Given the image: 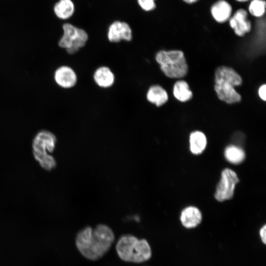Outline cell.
Segmentation results:
<instances>
[{"label": "cell", "mask_w": 266, "mask_h": 266, "mask_svg": "<svg viewBox=\"0 0 266 266\" xmlns=\"http://www.w3.org/2000/svg\"><path fill=\"white\" fill-rule=\"evenodd\" d=\"M114 240L112 229L105 224H100L94 229L87 226L80 230L76 235L75 244L85 258L96 261L109 251Z\"/></svg>", "instance_id": "obj_1"}, {"label": "cell", "mask_w": 266, "mask_h": 266, "mask_svg": "<svg viewBox=\"0 0 266 266\" xmlns=\"http://www.w3.org/2000/svg\"><path fill=\"white\" fill-rule=\"evenodd\" d=\"M214 90L218 98L228 104H233L241 100L240 95L235 87L242 83L240 75L233 68L222 66L215 71Z\"/></svg>", "instance_id": "obj_2"}, {"label": "cell", "mask_w": 266, "mask_h": 266, "mask_svg": "<svg viewBox=\"0 0 266 266\" xmlns=\"http://www.w3.org/2000/svg\"><path fill=\"white\" fill-rule=\"evenodd\" d=\"M116 250L119 258L127 262L141 263L147 261L152 256L148 242L130 234H124L119 238Z\"/></svg>", "instance_id": "obj_3"}, {"label": "cell", "mask_w": 266, "mask_h": 266, "mask_svg": "<svg viewBox=\"0 0 266 266\" xmlns=\"http://www.w3.org/2000/svg\"><path fill=\"white\" fill-rule=\"evenodd\" d=\"M155 61L164 75L170 78H181L188 72V65L184 53L178 50H161L155 57Z\"/></svg>", "instance_id": "obj_4"}, {"label": "cell", "mask_w": 266, "mask_h": 266, "mask_svg": "<svg viewBox=\"0 0 266 266\" xmlns=\"http://www.w3.org/2000/svg\"><path fill=\"white\" fill-rule=\"evenodd\" d=\"M57 139L51 132L42 130L33 138V154L40 166L46 170H51L56 165L55 159L48 152H52L55 147Z\"/></svg>", "instance_id": "obj_5"}, {"label": "cell", "mask_w": 266, "mask_h": 266, "mask_svg": "<svg viewBox=\"0 0 266 266\" xmlns=\"http://www.w3.org/2000/svg\"><path fill=\"white\" fill-rule=\"evenodd\" d=\"M63 34L58 41L59 47L69 55H74L87 44L89 36L83 29L66 23L62 25Z\"/></svg>", "instance_id": "obj_6"}, {"label": "cell", "mask_w": 266, "mask_h": 266, "mask_svg": "<svg viewBox=\"0 0 266 266\" xmlns=\"http://www.w3.org/2000/svg\"><path fill=\"white\" fill-rule=\"evenodd\" d=\"M239 181L234 171L230 168H225L222 171L220 180L216 188L214 195L215 199L220 202L231 199Z\"/></svg>", "instance_id": "obj_7"}, {"label": "cell", "mask_w": 266, "mask_h": 266, "mask_svg": "<svg viewBox=\"0 0 266 266\" xmlns=\"http://www.w3.org/2000/svg\"><path fill=\"white\" fill-rule=\"evenodd\" d=\"M53 77L55 82L62 89H72L77 85L78 82L76 71L67 65L58 67L54 71Z\"/></svg>", "instance_id": "obj_8"}, {"label": "cell", "mask_w": 266, "mask_h": 266, "mask_svg": "<svg viewBox=\"0 0 266 266\" xmlns=\"http://www.w3.org/2000/svg\"><path fill=\"white\" fill-rule=\"evenodd\" d=\"M107 37L112 43H118L122 41H131L133 39L132 30L127 23L116 21L109 26Z\"/></svg>", "instance_id": "obj_9"}, {"label": "cell", "mask_w": 266, "mask_h": 266, "mask_svg": "<svg viewBox=\"0 0 266 266\" xmlns=\"http://www.w3.org/2000/svg\"><path fill=\"white\" fill-rule=\"evenodd\" d=\"M231 28L238 36H243L250 32L252 29L248 12L243 8L238 9L229 20Z\"/></svg>", "instance_id": "obj_10"}, {"label": "cell", "mask_w": 266, "mask_h": 266, "mask_svg": "<svg viewBox=\"0 0 266 266\" xmlns=\"http://www.w3.org/2000/svg\"><path fill=\"white\" fill-rule=\"evenodd\" d=\"M93 79L95 83L101 89L112 87L116 81L114 73L111 68L107 66L98 67L93 72Z\"/></svg>", "instance_id": "obj_11"}, {"label": "cell", "mask_w": 266, "mask_h": 266, "mask_svg": "<svg viewBox=\"0 0 266 266\" xmlns=\"http://www.w3.org/2000/svg\"><path fill=\"white\" fill-rule=\"evenodd\" d=\"M232 11V5L226 0H218L210 7L212 17L219 23H224L229 21Z\"/></svg>", "instance_id": "obj_12"}, {"label": "cell", "mask_w": 266, "mask_h": 266, "mask_svg": "<svg viewBox=\"0 0 266 266\" xmlns=\"http://www.w3.org/2000/svg\"><path fill=\"white\" fill-rule=\"evenodd\" d=\"M180 220L185 228L192 229L197 227L200 223L202 220V214L198 207L189 206L182 210Z\"/></svg>", "instance_id": "obj_13"}, {"label": "cell", "mask_w": 266, "mask_h": 266, "mask_svg": "<svg viewBox=\"0 0 266 266\" xmlns=\"http://www.w3.org/2000/svg\"><path fill=\"white\" fill-rule=\"evenodd\" d=\"M145 97L149 103L158 107L163 106L168 100L166 91L158 84L150 86L146 93Z\"/></svg>", "instance_id": "obj_14"}, {"label": "cell", "mask_w": 266, "mask_h": 266, "mask_svg": "<svg viewBox=\"0 0 266 266\" xmlns=\"http://www.w3.org/2000/svg\"><path fill=\"white\" fill-rule=\"evenodd\" d=\"M190 150L194 155H200L203 152L207 145V138L203 133L196 131L191 133L189 136Z\"/></svg>", "instance_id": "obj_15"}, {"label": "cell", "mask_w": 266, "mask_h": 266, "mask_svg": "<svg viewBox=\"0 0 266 266\" xmlns=\"http://www.w3.org/2000/svg\"><path fill=\"white\" fill-rule=\"evenodd\" d=\"M74 6L71 0H59L54 6V12L60 19L66 20L72 16Z\"/></svg>", "instance_id": "obj_16"}, {"label": "cell", "mask_w": 266, "mask_h": 266, "mask_svg": "<svg viewBox=\"0 0 266 266\" xmlns=\"http://www.w3.org/2000/svg\"><path fill=\"white\" fill-rule=\"evenodd\" d=\"M173 95L176 100L181 102H186L191 99L192 92L185 80H180L176 81L173 87Z\"/></svg>", "instance_id": "obj_17"}, {"label": "cell", "mask_w": 266, "mask_h": 266, "mask_svg": "<svg viewBox=\"0 0 266 266\" xmlns=\"http://www.w3.org/2000/svg\"><path fill=\"white\" fill-rule=\"evenodd\" d=\"M226 159L230 163L237 165L245 160L244 150L238 146L231 145L227 146L224 151Z\"/></svg>", "instance_id": "obj_18"}, {"label": "cell", "mask_w": 266, "mask_h": 266, "mask_svg": "<svg viewBox=\"0 0 266 266\" xmlns=\"http://www.w3.org/2000/svg\"><path fill=\"white\" fill-rule=\"evenodd\" d=\"M266 7L265 0H251L248 5V10L253 16L260 18L265 15Z\"/></svg>", "instance_id": "obj_19"}, {"label": "cell", "mask_w": 266, "mask_h": 266, "mask_svg": "<svg viewBox=\"0 0 266 266\" xmlns=\"http://www.w3.org/2000/svg\"><path fill=\"white\" fill-rule=\"evenodd\" d=\"M155 0H137L139 6L142 9L146 11L154 10L156 5L155 2Z\"/></svg>", "instance_id": "obj_20"}, {"label": "cell", "mask_w": 266, "mask_h": 266, "mask_svg": "<svg viewBox=\"0 0 266 266\" xmlns=\"http://www.w3.org/2000/svg\"><path fill=\"white\" fill-rule=\"evenodd\" d=\"M266 85H262L259 88L258 95L259 97L264 101L266 100Z\"/></svg>", "instance_id": "obj_21"}, {"label": "cell", "mask_w": 266, "mask_h": 266, "mask_svg": "<svg viewBox=\"0 0 266 266\" xmlns=\"http://www.w3.org/2000/svg\"><path fill=\"white\" fill-rule=\"evenodd\" d=\"M260 236L262 242L266 244V226L264 225L260 230Z\"/></svg>", "instance_id": "obj_22"}, {"label": "cell", "mask_w": 266, "mask_h": 266, "mask_svg": "<svg viewBox=\"0 0 266 266\" xmlns=\"http://www.w3.org/2000/svg\"><path fill=\"white\" fill-rule=\"evenodd\" d=\"M182 0L187 4H191L195 3L198 2V1H199L200 0Z\"/></svg>", "instance_id": "obj_23"}, {"label": "cell", "mask_w": 266, "mask_h": 266, "mask_svg": "<svg viewBox=\"0 0 266 266\" xmlns=\"http://www.w3.org/2000/svg\"><path fill=\"white\" fill-rule=\"evenodd\" d=\"M235 1H237V2H246V1H248L250 0H235Z\"/></svg>", "instance_id": "obj_24"}]
</instances>
